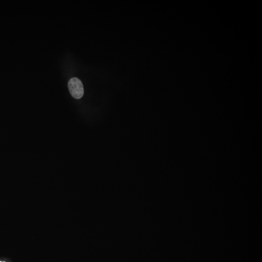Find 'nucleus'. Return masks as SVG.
<instances>
[{
	"label": "nucleus",
	"instance_id": "obj_2",
	"mask_svg": "<svg viewBox=\"0 0 262 262\" xmlns=\"http://www.w3.org/2000/svg\"><path fill=\"white\" fill-rule=\"evenodd\" d=\"M0 262H2V261H0Z\"/></svg>",
	"mask_w": 262,
	"mask_h": 262
},
{
	"label": "nucleus",
	"instance_id": "obj_1",
	"mask_svg": "<svg viewBox=\"0 0 262 262\" xmlns=\"http://www.w3.org/2000/svg\"><path fill=\"white\" fill-rule=\"evenodd\" d=\"M68 88L72 97L76 99L82 98L84 94V90L82 83L77 78L71 79L68 81Z\"/></svg>",
	"mask_w": 262,
	"mask_h": 262
}]
</instances>
